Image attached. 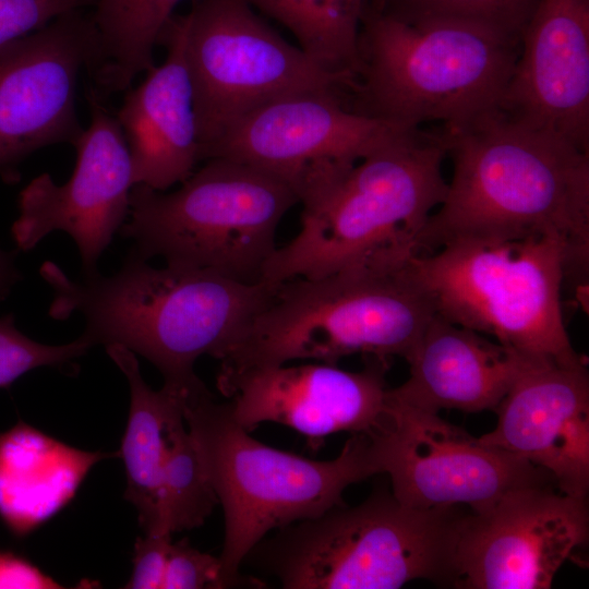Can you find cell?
<instances>
[{
	"label": "cell",
	"instance_id": "obj_2",
	"mask_svg": "<svg viewBox=\"0 0 589 589\" xmlns=\"http://www.w3.org/2000/svg\"><path fill=\"white\" fill-rule=\"evenodd\" d=\"M39 274L53 291L51 318L80 313L81 336L92 347L121 345L180 389L201 382L194 372L199 358L223 360L238 346L274 290L204 271L154 267L133 250L111 276L72 279L50 261Z\"/></svg>",
	"mask_w": 589,
	"mask_h": 589
},
{
	"label": "cell",
	"instance_id": "obj_7",
	"mask_svg": "<svg viewBox=\"0 0 589 589\" xmlns=\"http://www.w3.org/2000/svg\"><path fill=\"white\" fill-rule=\"evenodd\" d=\"M466 507L420 509L378 488L264 537L242 564L286 589H396L416 579L449 584Z\"/></svg>",
	"mask_w": 589,
	"mask_h": 589
},
{
	"label": "cell",
	"instance_id": "obj_10",
	"mask_svg": "<svg viewBox=\"0 0 589 589\" xmlns=\"http://www.w3.org/2000/svg\"><path fill=\"white\" fill-rule=\"evenodd\" d=\"M180 19L200 160L254 109L292 94L340 93L353 83L284 39L247 0H193Z\"/></svg>",
	"mask_w": 589,
	"mask_h": 589
},
{
	"label": "cell",
	"instance_id": "obj_9",
	"mask_svg": "<svg viewBox=\"0 0 589 589\" xmlns=\"http://www.w3.org/2000/svg\"><path fill=\"white\" fill-rule=\"evenodd\" d=\"M409 266L442 317L522 354L566 366L586 363L563 317L568 263L558 241L455 242L411 254Z\"/></svg>",
	"mask_w": 589,
	"mask_h": 589
},
{
	"label": "cell",
	"instance_id": "obj_4",
	"mask_svg": "<svg viewBox=\"0 0 589 589\" xmlns=\"http://www.w3.org/2000/svg\"><path fill=\"white\" fill-rule=\"evenodd\" d=\"M519 51L520 41L477 24L365 3L351 110L405 129L462 127L501 108Z\"/></svg>",
	"mask_w": 589,
	"mask_h": 589
},
{
	"label": "cell",
	"instance_id": "obj_23",
	"mask_svg": "<svg viewBox=\"0 0 589 589\" xmlns=\"http://www.w3.org/2000/svg\"><path fill=\"white\" fill-rule=\"evenodd\" d=\"M181 0H88L99 56L88 73L98 93H122L155 67L154 49Z\"/></svg>",
	"mask_w": 589,
	"mask_h": 589
},
{
	"label": "cell",
	"instance_id": "obj_17",
	"mask_svg": "<svg viewBox=\"0 0 589 589\" xmlns=\"http://www.w3.org/2000/svg\"><path fill=\"white\" fill-rule=\"evenodd\" d=\"M495 428L479 437L546 471L558 491H589V374L587 363L561 365L530 356L496 409Z\"/></svg>",
	"mask_w": 589,
	"mask_h": 589
},
{
	"label": "cell",
	"instance_id": "obj_13",
	"mask_svg": "<svg viewBox=\"0 0 589 589\" xmlns=\"http://www.w3.org/2000/svg\"><path fill=\"white\" fill-rule=\"evenodd\" d=\"M98 36L83 9L0 49V178L21 180L35 152L71 144L84 131L76 111L80 75L95 68Z\"/></svg>",
	"mask_w": 589,
	"mask_h": 589
},
{
	"label": "cell",
	"instance_id": "obj_15",
	"mask_svg": "<svg viewBox=\"0 0 589 589\" xmlns=\"http://www.w3.org/2000/svg\"><path fill=\"white\" fill-rule=\"evenodd\" d=\"M360 371L312 362L221 368L217 387L232 419L251 432L276 422L305 436L311 447L335 433H372L387 405L388 361L368 357Z\"/></svg>",
	"mask_w": 589,
	"mask_h": 589
},
{
	"label": "cell",
	"instance_id": "obj_27",
	"mask_svg": "<svg viewBox=\"0 0 589 589\" xmlns=\"http://www.w3.org/2000/svg\"><path fill=\"white\" fill-rule=\"evenodd\" d=\"M92 348L81 336L65 345H45L24 335L15 325V316H0V388H9L27 372L50 366L64 369Z\"/></svg>",
	"mask_w": 589,
	"mask_h": 589
},
{
	"label": "cell",
	"instance_id": "obj_1",
	"mask_svg": "<svg viewBox=\"0 0 589 589\" xmlns=\"http://www.w3.org/2000/svg\"><path fill=\"white\" fill-rule=\"evenodd\" d=\"M453 176L417 235L419 254L461 241H558L567 274L587 278L589 152L501 108L440 132Z\"/></svg>",
	"mask_w": 589,
	"mask_h": 589
},
{
	"label": "cell",
	"instance_id": "obj_30",
	"mask_svg": "<svg viewBox=\"0 0 589 589\" xmlns=\"http://www.w3.org/2000/svg\"><path fill=\"white\" fill-rule=\"evenodd\" d=\"M171 534L145 533L134 544L133 570L123 588H163Z\"/></svg>",
	"mask_w": 589,
	"mask_h": 589
},
{
	"label": "cell",
	"instance_id": "obj_11",
	"mask_svg": "<svg viewBox=\"0 0 589 589\" xmlns=\"http://www.w3.org/2000/svg\"><path fill=\"white\" fill-rule=\"evenodd\" d=\"M389 389V388H388ZM378 473L402 504L435 509L481 510L507 492L550 483V473L503 449L483 444L432 412L392 398L372 433Z\"/></svg>",
	"mask_w": 589,
	"mask_h": 589
},
{
	"label": "cell",
	"instance_id": "obj_28",
	"mask_svg": "<svg viewBox=\"0 0 589 589\" xmlns=\"http://www.w3.org/2000/svg\"><path fill=\"white\" fill-rule=\"evenodd\" d=\"M233 588L219 556L201 552L187 540L170 543L163 589Z\"/></svg>",
	"mask_w": 589,
	"mask_h": 589
},
{
	"label": "cell",
	"instance_id": "obj_12",
	"mask_svg": "<svg viewBox=\"0 0 589 589\" xmlns=\"http://www.w3.org/2000/svg\"><path fill=\"white\" fill-rule=\"evenodd\" d=\"M589 534L586 498L550 483L514 489L461 516L449 584L462 589H548Z\"/></svg>",
	"mask_w": 589,
	"mask_h": 589
},
{
	"label": "cell",
	"instance_id": "obj_26",
	"mask_svg": "<svg viewBox=\"0 0 589 589\" xmlns=\"http://www.w3.org/2000/svg\"><path fill=\"white\" fill-rule=\"evenodd\" d=\"M539 0H372L370 5L411 17L464 21L520 41Z\"/></svg>",
	"mask_w": 589,
	"mask_h": 589
},
{
	"label": "cell",
	"instance_id": "obj_19",
	"mask_svg": "<svg viewBox=\"0 0 589 589\" xmlns=\"http://www.w3.org/2000/svg\"><path fill=\"white\" fill-rule=\"evenodd\" d=\"M158 45L167 49L165 61L124 92L116 118L129 148L134 185L166 191L188 179L201 160L180 16H172Z\"/></svg>",
	"mask_w": 589,
	"mask_h": 589
},
{
	"label": "cell",
	"instance_id": "obj_29",
	"mask_svg": "<svg viewBox=\"0 0 589 589\" xmlns=\"http://www.w3.org/2000/svg\"><path fill=\"white\" fill-rule=\"evenodd\" d=\"M88 5V0H0V49L60 15Z\"/></svg>",
	"mask_w": 589,
	"mask_h": 589
},
{
	"label": "cell",
	"instance_id": "obj_24",
	"mask_svg": "<svg viewBox=\"0 0 589 589\" xmlns=\"http://www.w3.org/2000/svg\"><path fill=\"white\" fill-rule=\"evenodd\" d=\"M285 26L325 69L352 76L366 0H247Z\"/></svg>",
	"mask_w": 589,
	"mask_h": 589
},
{
	"label": "cell",
	"instance_id": "obj_25",
	"mask_svg": "<svg viewBox=\"0 0 589 589\" xmlns=\"http://www.w3.org/2000/svg\"><path fill=\"white\" fill-rule=\"evenodd\" d=\"M217 504L182 411L172 419L168 431L153 533L172 536L199 527Z\"/></svg>",
	"mask_w": 589,
	"mask_h": 589
},
{
	"label": "cell",
	"instance_id": "obj_22",
	"mask_svg": "<svg viewBox=\"0 0 589 589\" xmlns=\"http://www.w3.org/2000/svg\"><path fill=\"white\" fill-rule=\"evenodd\" d=\"M110 359L127 377L130 411L120 456L127 474L124 497L139 513L145 533L157 524V497L172 419L183 411L187 390L164 384L152 389L143 380L135 353L121 345L106 346Z\"/></svg>",
	"mask_w": 589,
	"mask_h": 589
},
{
	"label": "cell",
	"instance_id": "obj_16",
	"mask_svg": "<svg viewBox=\"0 0 589 589\" xmlns=\"http://www.w3.org/2000/svg\"><path fill=\"white\" fill-rule=\"evenodd\" d=\"M410 130L348 109L340 93L304 92L269 101L242 117L208 149L204 160L225 157L262 167L289 181L298 192L315 170L353 165Z\"/></svg>",
	"mask_w": 589,
	"mask_h": 589
},
{
	"label": "cell",
	"instance_id": "obj_3",
	"mask_svg": "<svg viewBox=\"0 0 589 589\" xmlns=\"http://www.w3.org/2000/svg\"><path fill=\"white\" fill-rule=\"evenodd\" d=\"M445 156L441 134L419 128L309 180L299 193L300 229L277 247L262 283L317 278L385 254L417 253V235L446 195Z\"/></svg>",
	"mask_w": 589,
	"mask_h": 589
},
{
	"label": "cell",
	"instance_id": "obj_20",
	"mask_svg": "<svg viewBox=\"0 0 589 589\" xmlns=\"http://www.w3.org/2000/svg\"><path fill=\"white\" fill-rule=\"evenodd\" d=\"M530 356L434 314L406 361L392 398L423 410H495Z\"/></svg>",
	"mask_w": 589,
	"mask_h": 589
},
{
	"label": "cell",
	"instance_id": "obj_8",
	"mask_svg": "<svg viewBox=\"0 0 589 589\" xmlns=\"http://www.w3.org/2000/svg\"><path fill=\"white\" fill-rule=\"evenodd\" d=\"M165 193L135 184L120 229L144 260L261 284L277 249L280 221L298 203L283 177L244 161L216 157Z\"/></svg>",
	"mask_w": 589,
	"mask_h": 589
},
{
	"label": "cell",
	"instance_id": "obj_18",
	"mask_svg": "<svg viewBox=\"0 0 589 589\" xmlns=\"http://www.w3.org/2000/svg\"><path fill=\"white\" fill-rule=\"evenodd\" d=\"M501 109L589 152V0H539Z\"/></svg>",
	"mask_w": 589,
	"mask_h": 589
},
{
	"label": "cell",
	"instance_id": "obj_5",
	"mask_svg": "<svg viewBox=\"0 0 589 589\" xmlns=\"http://www.w3.org/2000/svg\"><path fill=\"white\" fill-rule=\"evenodd\" d=\"M393 253L317 278L274 286L223 368L268 366L296 360L337 364L361 353L405 360L435 314L409 257Z\"/></svg>",
	"mask_w": 589,
	"mask_h": 589
},
{
	"label": "cell",
	"instance_id": "obj_6",
	"mask_svg": "<svg viewBox=\"0 0 589 589\" xmlns=\"http://www.w3.org/2000/svg\"><path fill=\"white\" fill-rule=\"evenodd\" d=\"M183 414L224 512L219 560L233 588L266 587L240 568L268 532L344 504L349 485L378 474L370 434H351L330 460L280 450L253 438L203 382L185 393Z\"/></svg>",
	"mask_w": 589,
	"mask_h": 589
},
{
	"label": "cell",
	"instance_id": "obj_31",
	"mask_svg": "<svg viewBox=\"0 0 589 589\" xmlns=\"http://www.w3.org/2000/svg\"><path fill=\"white\" fill-rule=\"evenodd\" d=\"M0 588L56 589L63 586L29 561L0 551Z\"/></svg>",
	"mask_w": 589,
	"mask_h": 589
},
{
	"label": "cell",
	"instance_id": "obj_21",
	"mask_svg": "<svg viewBox=\"0 0 589 589\" xmlns=\"http://www.w3.org/2000/svg\"><path fill=\"white\" fill-rule=\"evenodd\" d=\"M112 456L17 422L0 434V518L15 537L29 534L71 502L94 465Z\"/></svg>",
	"mask_w": 589,
	"mask_h": 589
},
{
	"label": "cell",
	"instance_id": "obj_14",
	"mask_svg": "<svg viewBox=\"0 0 589 589\" xmlns=\"http://www.w3.org/2000/svg\"><path fill=\"white\" fill-rule=\"evenodd\" d=\"M89 124L74 143L76 163L63 184L48 172L34 178L19 194V216L11 227L16 251L33 250L60 230L75 242L84 276L127 221L134 187L129 148L115 115L93 84L85 89Z\"/></svg>",
	"mask_w": 589,
	"mask_h": 589
},
{
	"label": "cell",
	"instance_id": "obj_32",
	"mask_svg": "<svg viewBox=\"0 0 589 589\" xmlns=\"http://www.w3.org/2000/svg\"><path fill=\"white\" fill-rule=\"evenodd\" d=\"M15 257L16 252L4 251L0 248V301L4 300L12 288L22 279Z\"/></svg>",
	"mask_w": 589,
	"mask_h": 589
}]
</instances>
